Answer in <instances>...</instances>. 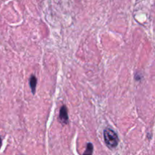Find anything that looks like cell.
I'll list each match as a JSON object with an SVG mask.
<instances>
[{
    "instance_id": "cell-3",
    "label": "cell",
    "mask_w": 155,
    "mask_h": 155,
    "mask_svg": "<svg viewBox=\"0 0 155 155\" xmlns=\"http://www.w3.org/2000/svg\"><path fill=\"white\" fill-rule=\"evenodd\" d=\"M29 83H30V88L33 92V94H35L36 88H37V79L34 75H31L30 80H29Z\"/></svg>"
},
{
    "instance_id": "cell-4",
    "label": "cell",
    "mask_w": 155,
    "mask_h": 155,
    "mask_svg": "<svg viewBox=\"0 0 155 155\" xmlns=\"http://www.w3.org/2000/svg\"><path fill=\"white\" fill-rule=\"evenodd\" d=\"M93 145L92 143H88L86 146V149L85 152L83 155H92L93 153Z\"/></svg>"
},
{
    "instance_id": "cell-5",
    "label": "cell",
    "mask_w": 155,
    "mask_h": 155,
    "mask_svg": "<svg viewBox=\"0 0 155 155\" xmlns=\"http://www.w3.org/2000/svg\"><path fill=\"white\" fill-rule=\"evenodd\" d=\"M2 140L1 136H0V148H1V147H2Z\"/></svg>"
},
{
    "instance_id": "cell-1",
    "label": "cell",
    "mask_w": 155,
    "mask_h": 155,
    "mask_svg": "<svg viewBox=\"0 0 155 155\" xmlns=\"http://www.w3.org/2000/svg\"><path fill=\"white\" fill-rule=\"evenodd\" d=\"M104 139L106 145L110 149L115 148L120 142L117 134L110 128H106L104 131Z\"/></svg>"
},
{
    "instance_id": "cell-2",
    "label": "cell",
    "mask_w": 155,
    "mask_h": 155,
    "mask_svg": "<svg viewBox=\"0 0 155 155\" xmlns=\"http://www.w3.org/2000/svg\"><path fill=\"white\" fill-rule=\"evenodd\" d=\"M59 121L62 124L65 125L68 123V113H67V108L65 105H63L59 111Z\"/></svg>"
}]
</instances>
